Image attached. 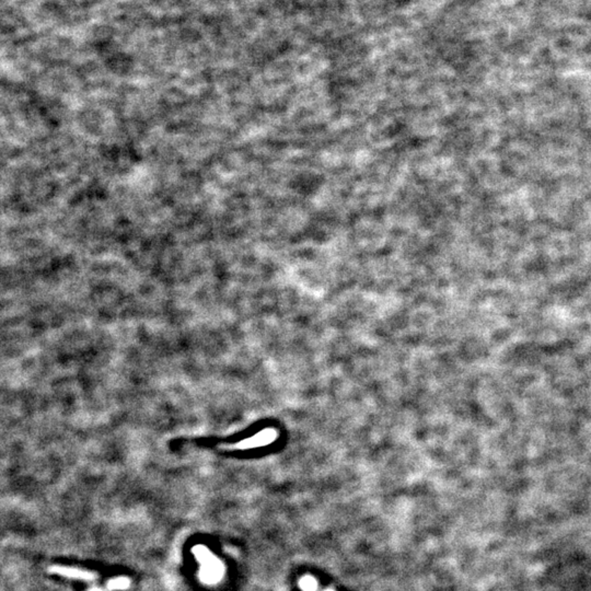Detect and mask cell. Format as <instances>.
I'll return each mask as SVG.
<instances>
[{
  "mask_svg": "<svg viewBox=\"0 0 591 591\" xmlns=\"http://www.w3.org/2000/svg\"><path fill=\"white\" fill-rule=\"evenodd\" d=\"M193 553L198 563L201 564L200 577L205 584H216L221 580L223 575V566L221 561L204 545H196Z\"/></svg>",
  "mask_w": 591,
  "mask_h": 591,
  "instance_id": "cell-1",
  "label": "cell"
},
{
  "mask_svg": "<svg viewBox=\"0 0 591 591\" xmlns=\"http://www.w3.org/2000/svg\"><path fill=\"white\" fill-rule=\"evenodd\" d=\"M50 571L54 574L67 577V578L82 579V580H93L96 578V575L93 573L82 571L79 569H74V567L54 566Z\"/></svg>",
  "mask_w": 591,
  "mask_h": 591,
  "instance_id": "cell-2",
  "label": "cell"
},
{
  "mask_svg": "<svg viewBox=\"0 0 591 591\" xmlns=\"http://www.w3.org/2000/svg\"><path fill=\"white\" fill-rule=\"evenodd\" d=\"M129 587V579L126 577H117L115 579H111L108 583V589L109 590H125Z\"/></svg>",
  "mask_w": 591,
  "mask_h": 591,
  "instance_id": "cell-3",
  "label": "cell"
},
{
  "mask_svg": "<svg viewBox=\"0 0 591 591\" xmlns=\"http://www.w3.org/2000/svg\"><path fill=\"white\" fill-rule=\"evenodd\" d=\"M300 586L304 591H314L317 589V583L312 577H304L300 580Z\"/></svg>",
  "mask_w": 591,
  "mask_h": 591,
  "instance_id": "cell-4",
  "label": "cell"
},
{
  "mask_svg": "<svg viewBox=\"0 0 591 591\" xmlns=\"http://www.w3.org/2000/svg\"><path fill=\"white\" fill-rule=\"evenodd\" d=\"M89 591H103V590H102V589H99V588H92V589H90Z\"/></svg>",
  "mask_w": 591,
  "mask_h": 591,
  "instance_id": "cell-5",
  "label": "cell"
},
{
  "mask_svg": "<svg viewBox=\"0 0 591 591\" xmlns=\"http://www.w3.org/2000/svg\"><path fill=\"white\" fill-rule=\"evenodd\" d=\"M329 591H332V590H329Z\"/></svg>",
  "mask_w": 591,
  "mask_h": 591,
  "instance_id": "cell-6",
  "label": "cell"
}]
</instances>
